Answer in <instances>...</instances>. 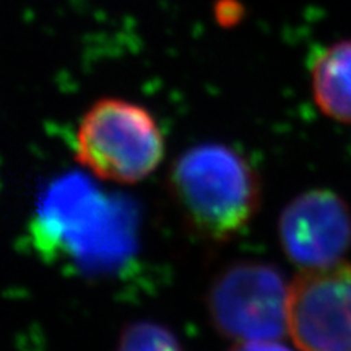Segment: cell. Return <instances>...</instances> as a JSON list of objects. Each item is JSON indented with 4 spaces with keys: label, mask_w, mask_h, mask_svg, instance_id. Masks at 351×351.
Returning a JSON list of instances; mask_svg holds the SVG:
<instances>
[{
    "label": "cell",
    "mask_w": 351,
    "mask_h": 351,
    "mask_svg": "<svg viewBox=\"0 0 351 351\" xmlns=\"http://www.w3.org/2000/svg\"><path fill=\"white\" fill-rule=\"evenodd\" d=\"M171 191L189 225L213 241L243 231L261 200L252 166L219 143L197 145L179 156L171 171Z\"/></svg>",
    "instance_id": "cell-1"
},
{
    "label": "cell",
    "mask_w": 351,
    "mask_h": 351,
    "mask_svg": "<svg viewBox=\"0 0 351 351\" xmlns=\"http://www.w3.org/2000/svg\"><path fill=\"white\" fill-rule=\"evenodd\" d=\"M77 160L96 178L135 184L148 178L165 156V138L150 111L121 98H104L82 117Z\"/></svg>",
    "instance_id": "cell-2"
},
{
    "label": "cell",
    "mask_w": 351,
    "mask_h": 351,
    "mask_svg": "<svg viewBox=\"0 0 351 351\" xmlns=\"http://www.w3.org/2000/svg\"><path fill=\"white\" fill-rule=\"evenodd\" d=\"M287 309L288 285L267 263H234L213 280L208 291L210 320L236 343L282 339Z\"/></svg>",
    "instance_id": "cell-3"
},
{
    "label": "cell",
    "mask_w": 351,
    "mask_h": 351,
    "mask_svg": "<svg viewBox=\"0 0 351 351\" xmlns=\"http://www.w3.org/2000/svg\"><path fill=\"white\" fill-rule=\"evenodd\" d=\"M85 179H64L51 187L38 221L44 238L83 261L117 257L127 251V219Z\"/></svg>",
    "instance_id": "cell-4"
},
{
    "label": "cell",
    "mask_w": 351,
    "mask_h": 351,
    "mask_svg": "<svg viewBox=\"0 0 351 351\" xmlns=\"http://www.w3.org/2000/svg\"><path fill=\"white\" fill-rule=\"evenodd\" d=\"M287 333L301 351H351V265L304 269L288 285Z\"/></svg>",
    "instance_id": "cell-5"
},
{
    "label": "cell",
    "mask_w": 351,
    "mask_h": 351,
    "mask_svg": "<svg viewBox=\"0 0 351 351\" xmlns=\"http://www.w3.org/2000/svg\"><path fill=\"white\" fill-rule=\"evenodd\" d=\"M278 232L285 254L302 269L332 265L351 245V213L332 192H307L283 210Z\"/></svg>",
    "instance_id": "cell-6"
},
{
    "label": "cell",
    "mask_w": 351,
    "mask_h": 351,
    "mask_svg": "<svg viewBox=\"0 0 351 351\" xmlns=\"http://www.w3.org/2000/svg\"><path fill=\"white\" fill-rule=\"evenodd\" d=\"M313 93L326 116L351 124V41L320 52L313 67Z\"/></svg>",
    "instance_id": "cell-7"
},
{
    "label": "cell",
    "mask_w": 351,
    "mask_h": 351,
    "mask_svg": "<svg viewBox=\"0 0 351 351\" xmlns=\"http://www.w3.org/2000/svg\"><path fill=\"white\" fill-rule=\"evenodd\" d=\"M116 351H184L169 328L155 322H135L122 330Z\"/></svg>",
    "instance_id": "cell-8"
},
{
    "label": "cell",
    "mask_w": 351,
    "mask_h": 351,
    "mask_svg": "<svg viewBox=\"0 0 351 351\" xmlns=\"http://www.w3.org/2000/svg\"><path fill=\"white\" fill-rule=\"evenodd\" d=\"M231 351H291L287 346L278 343V340L265 341H243L238 343Z\"/></svg>",
    "instance_id": "cell-9"
}]
</instances>
